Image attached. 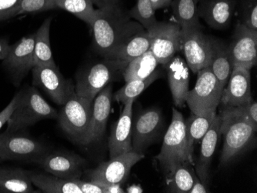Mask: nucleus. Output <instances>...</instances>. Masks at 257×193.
Returning a JSON list of instances; mask_svg holds the SVG:
<instances>
[{"instance_id": "obj_1", "label": "nucleus", "mask_w": 257, "mask_h": 193, "mask_svg": "<svg viewBox=\"0 0 257 193\" xmlns=\"http://www.w3.org/2000/svg\"><path fill=\"white\" fill-rule=\"evenodd\" d=\"M91 29L94 51L105 59L112 58L131 37L145 30L119 4L97 9Z\"/></svg>"}, {"instance_id": "obj_2", "label": "nucleus", "mask_w": 257, "mask_h": 193, "mask_svg": "<svg viewBox=\"0 0 257 193\" xmlns=\"http://www.w3.org/2000/svg\"><path fill=\"white\" fill-rule=\"evenodd\" d=\"M220 134L223 136V146L220 156V165H225L245 152L252 145L256 135L257 127L242 116L237 108L222 106Z\"/></svg>"}, {"instance_id": "obj_3", "label": "nucleus", "mask_w": 257, "mask_h": 193, "mask_svg": "<svg viewBox=\"0 0 257 193\" xmlns=\"http://www.w3.org/2000/svg\"><path fill=\"white\" fill-rule=\"evenodd\" d=\"M193 150L186 139L185 121L181 112L173 109L171 123L166 132L160 153L156 158L168 173L172 168L179 165L193 164Z\"/></svg>"}, {"instance_id": "obj_4", "label": "nucleus", "mask_w": 257, "mask_h": 193, "mask_svg": "<svg viewBox=\"0 0 257 193\" xmlns=\"http://www.w3.org/2000/svg\"><path fill=\"white\" fill-rule=\"evenodd\" d=\"M128 64L123 60L103 58L89 65L76 76V94L93 102L103 88L122 78Z\"/></svg>"}, {"instance_id": "obj_5", "label": "nucleus", "mask_w": 257, "mask_h": 193, "mask_svg": "<svg viewBox=\"0 0 257 193\" xmlns=\"http://www.w3.org/2000/svg\"><path fill=\"white\" fill-rule=\"evenodd\" d=\"M58 117L57 111L43 99L37 88L27 86L20 90V101L7 122V132H17L40 121Z\"/></svg>"}, {"instance_id": "obj_6", "label": "nucleus", "mask_w": 257, "mask_h": 193, "mask_svg": "<svg viewBox=\"0 0 257 193\" xmlns=\"http://www.w3.org/2000/svg\"><path fill=\"white\" fill-rule=\"evenodd\" d=\"M223 90L210 68H203L197 72L196 85L192 90L189 91L186 103L193 114H214L220 104Z\"/></svg>"}, {"instance_id": "obj_7", "label": "nucleus", "mask_w": 257, "mask_h": 193, "mask_svg": "<svg viewBox=\"0 0 257 193\" xmlns=\"http://www.w3.org/2000/svg\"><path fill=\"white\" fill-rule=\"evenodd\" d=\"M92 107V102L75 93L59 113L60 126L75 143L86 145Z\"/></svg>"}, {"instance_id": "obj_8", "label": "nucleus", "mask_w": 257, "mask_h": 193, "mask_svg": "<svg viewBox=\"0 0 257 193\" xmlns=\"http://www.w3.org/2000/svg\"><path fill=\"white\" fill-rule=\"evenodd\" d=\"M213 43L214 38L204 34L202 29L181 30V50L193 73L209 67L213 57Z\"/></svg>"}, {"instance_id": "obj_9", "label": "nucleus", "mask_w": 257, "mask_h": 193, "mask_svg": "<svg viewBox=\"0 0 257 193\" xmlns=\"http://www.w3.org/2000/svg\"><path fill=\"white\" fill-rule=\"evenodd\" d=\"M48 152L41 142L17 132L0 134V158L3 161L17 160L37 163Z\"/></svg>"}, {"instance_id": "obj_10", "label": "nucleus", "mask_w": 257, "mask_h": 193, "mask_svg": "<svg viewBox=\"0 0 257 193\" xmlns=\"http://www.w3.org/2000/svg\"><path fill=\"white\" fill-rule=\"evenodd\" d=\"M33 85L44 91L59 106H63L75 93V85L60 73L57 66H34L32 69Z\"/></svg>"}, {"instance_id": "obj_11", "label": "nucleus", "mask_w": 257, "mask_h": 193, "mask_svg": "<svg viewBox=\"0 0 257 193\" xmlns=\"http://www.w3.org/2000/svg\"><path fill=\"white\" fill-rule=\"evenodd\" d=\"M147 31L150 37V50L159 64H167L181 50V28L178 24L157 22Z\"/></svg>"}, {"instance_id": "obj_12", "label": "nucleus", "mask_w": 257, "mask_h": 193, "mask_svg": "<svg viewBox=\"0 0 257 193\" xmlns=\"http://www.w3.org/2000/svg\"><path fill=\"white\" fill-rule=\"evenodd\" d=\"M144 154L131 151L102 162L94 169L88 171L91 181L105 184L122 185L126 181L133 167L142 160Z\"/></svg>"}, {"instance_id": "obj_13", "label": "nucleus", "mask_w": 257, "mask_h": 193, "mask_svg": "<svg viewBox=\"0 0 257 193\" xmlns=\"http://www.w3.org/2000/svg\"><path fill=\"white\" fill-rule=\"evenodd\" d=\"M34 43L35 33L23 37L15 44L11 45L8 55L3 60V66L16 86H20L35 66Z\"/></svg>"}, {"instance_id": "obj_14", "label": "nucleus", "mask_w": 257, "mask_h": 193, "mask_svg": "<svg viewBox=\"0 0 257 193\" xmlns=\"http://www.w3.org/2000/svg\"><path fill=\"white\" fill-rule=\"evenodd\" d=\"M228 53L232 69L242 67L250 70L257 63V32L239 23L228 47Z\"/></svg>"}, {"instance_id": "obj_15", "label": "nucleus", "mask_w": 257, "mask_h": 193, "mask_svg": "<svg viewBox=\"0 0 257 193\" xmlns=\"http://www.w3.org/2000/svg\"><path fill=\"white\" fill-rule=\"evenodd\" d=\"M163 126L161 111L155 108L145 109L133 118V151L144 154L147 148L154 143Z\"/></svg>"}, {"instance_id": "obj_16", "label": "nucleus", "mask_w": 257, "mask_h": 193, "mask_svg": "<svg viewBox=\"0 0 257 193\" xmlns=\"http://www.w3.org/2000/svg\"><path fill=\"white\" fill-rule=\"evenodd\" d=\"M37 164L47 173L74 181L81 178L87 162L83 157L76 153L48 152Z\"/></svg>"}, {"instance_id": "obj_17", "label": "nucleus", "mask_w": 257, "mask_h": 193, "mask_svg": "<svg viewBox=\"0 0 257 193\" xmlns=\"http://www.w3.org/2000/svg\"><path fill=\"white\" fill-rule=\"evenodd\" d=\"M252 99L250 70L242 67L233 68L223 89L219 106L238 107Z\"/></svg>"}, {"instance_id": "obj_18", "label": "nucleus", "mask_w": 257, "mask_h": 193, "mask_svg": "<svg viewBox=\"0 0 257 193\" xmlns=\"http://www.w3.org/2000/svg\"><path fill=\"white\" fill-rule=\"evenodd\" d=\"M112 86L109 84L98 93L92 102L90 124L86 136V145L99 142L106 130L111 112Z\"/></svg>"}, {"instance_id": "obj_19", "label": "nucleus", "mask_w": 257, "mask_h": 193, "mask_svg": "<svg viewBox=\"0 0 257 193\" xmlns=\"http://www.w3.org/2000/svg\"><path fill=\"white\" fill-rule=\"evenodd\" d=\"M134 101L123 105L119 119L114 123L109 137V157L110 158L121 154L133 151L132 122L133 106Z\"/></svg>"}, {"instance_id": "obj_20", "label": "nucleus", "mask_w": 257, "mask_h": 193, "mask_svg": "<svg viewBox=\"0 0 257 193\" xmlns=\"http://www.w3.org/2000/svg\"><path fill=\"white\" fill-rule=\"evenodd\" d=\"M163 66L167 70L169 86L175 106L183 108L186 104V96L190 91V69L186 62L178 56H175Z\"/></svg>"}, {"instance_id": "obj_21", "label": "nucleus", "mask_w": 257, "mask_h": 193, "mask_svg": "<svg viewBox=\"0 0 257 193\" xmlns=\"http://www.w3.org/2000/svg\"><path fill=\"white\" fill-rule=\"evenodd\" d=\"M198 6L199 17L215 30L229 27L235 10L233 0H202Z\"/></svg>"}, {"instance_id": "obj_22", "label": "nucleus", "mask_w": 257, "mask_h": 193, "mask_svg": "<svg viewBox=\"0 0 257 193\" xmlns=\"http://www.w3.org/2000/svg\"><path fill=\"white\" fill-rule=\"evenodd\" d=\"M220 116L216 114L211 126L201 139L200 156L196 163V170L198 178L206 187L209 183V168L220 135Z\"/></svg>"}, {"instance_id": "obj_23", "label": "nucleus", "mask_w": 257, "mask_h": 193, "mask_svg": "<svg viewBox=\"0 0 257 193\" xmlns=\"http://www.w3.org/2000/svg\"><path fill=\"white\" fill-rule=\"evenodd\" d=\"M30 173L31 171L19 167H0V192H36Z\"/></svg>"}, {"instance_id": "obj_24", "label": "nucleus", "mask_w": 257, "mask_h": 193, "mask_svg": "<svg viewBox=\"0 0 257 193\" xmlns=\"http://www.w3.org/2000/svg\"><path fill=\"white\" fill-rule=\"evenodd\" d=\"M52 18H47L35 33L34 63L35 66H52L56 64L52 53L50 44V26Z\"/></svg>"}, {"instance_id": "obj_25", "label": "nucleus", "mask_w": 257, "mask_h": 193, "mask_svg": "<svg viewBox=\"0 0 257 193\" xmlns=\"http://www.w3.org/2000/svg\"><path fill=\"white\" fill-rule=\"evenodd\" d=\"M33 185L46 193H83L76 181L43 172H31Z\"/></svg>"}, {"instance_id": "obj_26", "label": "nucleus", "mask_w": 257, "mask_h": 193, "mask_svg": "<svg viewBox=\"0 0 257 193\" xmlns=\"http://www.w3.org/2000/svg\"><path fill=\"white\" fill-rule=\"evenodd\" d=\"M200 0H173L171 3L173 16L181 30L202 29L198 6Z\"/></svg>"}, {"instance_id": "obj_27", "label": "nucleus", "mask_w": 257, "mask_h": 193, "mask_svg": "<svg viewBox=\"0 0 257 193\" xmlns=\"http://www.w3.org/2000/svg\"><path fill=\"white\" fill-rule=\"evenodd\" d=\"M209 67L220 86L224 89L230 76L232 67L229 60L228 47L220 40L214 39L213 57Z\"/></svg>"}, {"instance_id": "obj_28", "label": "nucleus", "mask_w": 257, "mask_h": 193, "mask_svg": "<svg viewBox=\"0 0 257 193\" xmlns=\"http://www.w3.org/2000/svg\"><path fill=\"white\" fill-rule=\"evenodd\" d=\"M150 40L148 33L144 30L131 37L112 56V60L130 62L150 50Z\"/></svg>"}, {"instance_id": "obj_29", "label": "nucleus", "mask_w": 257, "mask_h": 193, "mask_svg": "<svg viewBox=\"0 0 257 193\" xmlns=\"http://www.w3.org/2000/svg\"><path fill=\"white\" fill-rule=\"evenodd\" d=\"M161 70H156L150 76L145 79H131L118 90L114 95V99L119 103L125 105L130 101H134L141 93L156 80L162 77Z\"/></svg>"}, {"instance_id": "obj_30", "label": "nucleus", "mask_w": 257, "mask_h": 193, "mask_svg": "<svg viewBox=\"0 0 257 193\" xmlns=\"http://www.w3.org/2000/svg\"><path fill=\"white\" fill-rule=\"evenodd\" d=\"M159 63L150 50L128 63L123 73L125 83L131 79H145L157 70Z\"/></svg>"}, {"instance_id": "obj_31", "label": "nucleus", "mask_w": 257, "mask_h": 193, "mask_svg": "<svg viewBox=\"0 0 257 193\" xmlns=\"http://www.w3.org/2000/svg\"><path fill=\"white\" fill-rule=\"evenodd\" d=\"M217 113L197 116L193 114L185 122L186 126V139L189 146L194 150V145L199 143L203 139L205 134L211 126L212 122Z\"/></svg>"}, {"instance_id": "obj_32", "label": "nucleus", "mask_w": 257, "mask_h": 193, "mask_svg": "<svg viewBox=\"0 0 257 193\" xmlns=\"http://www.w3.org/2000/svg\"><path fill=\"white\" fill-rule=\"evenodd\" d=\"M190 165H179L167 173V183L171 192L187 193L193 186L194 175Z\"/></svg>"}, {"instance_id": "obj_33", "label": "nucleus", "mask_w": 257, "mask_h": 193, "mask_svg": "<svg viewBox=\"0 0 257 193\" xmlns=\"http://www.w3.org/2000/svg\"><path fill=\"white\" fill-rule=\"evenodd\" d=\"M54 2L56 9L66 10L89 27L92 26L96 10L91 0H54Z\"/></svg>"}, {"instance_id": "obj_34", "label": "nucleus", "mask_w": 257, "mask_h": 193, "mask_svg": "<svg viewBox=\"0 0 257 193\" xmlns=\"http://www.w3.org/2000/svg\"><path fill=\"white\" fill-rule=\"evenodd\" d=\"M155 11L150 0H137V4L128 14L131 19H134L146 30H148L158 22L156 18Z\"/></svg>"}, {"instance_id": "obj_35", "label": "nucleus", "mask_w": 257, "mask_h": 193, "mask_svg": "<svg viewBox=\"0 0 257 193\" xmlns=\"http://www.w3.org/2000/svg\"><path fill=\"white\" fill-rule=\"evenodd\" d=\"M240 20L241 24L257 32V0H244Z\"/></svg>"}, {"instance_id": "obj_36", "label": "nucleus", "mask_w": 257, "mask_h": 193, "mask_svg": "<svg viewBox=\"0 0 257 193\" xmlns=\"http://www.w3.org/2000/svg\"><path fill=\"white\" fill-rule=\"evenodd\" d=\"M56 9L54 0H22L19 15L39 14Z\"/></svg>"}, {"instance_id": "obj_37", "label": "nucleus", "mask_w": 257, "mask_h": 193, "mask_svg": "<svg viewBox=\"0 0 257 193\" xmlns=\"http://www.w3.org/2000/svg\"><path fill=\"white\" fill-rule=\"evenodd\" d=\"M22 0H0V23L19 15Z\"/></svg>"}, {"instance_id": "obj_38", "label": "nucleus", "mask_w": 257, "mask_h": 193, "mask_svg": "<svg viewBox=\"0 0 257 193\" xmlns=\"http://www.w3.org/2000/svg\"><path fill=\"white\" fill-rule=\"evenodd\" d=\"M83 193H108V184L99 181H86L83 180H74Z\"/></svg>"}, {"instance_id": "obj_39", "label": "nucleus", "mask_w": 257, "mask_h": 193, "mask_svg": "<svg viewBox=\"0 0 257 193\" xmlns=\"http://www.w3.org/2000/svg\"><path fill=\"white\" fill-rule=\"evenodd\" d=\"M238 111L240 112L245 119L257 127V103L256 101L252 99L249 103L238 106Z\"/></svg>"}, {"instance_id": "obj_40", "label": "nucleus", "mask_w": 257, "mask_h": 193, "mask_svg": "<svg viewBox=\"0 0 257 193\" xmlns=\"http://www.w3.org/2000/svg\"><path fill=\"white\" fill-rule=\"evenodd\" d=\"M20 99V91L14 96L7 107L0 112V129L4 126V124L7 123L13 112L15 110Z\"/></svg>"}, {"instance_id": "obj_41", "label": "nucleus", "mask_w": 257, "mask_h": 193, "mask_svg": "<svg viewBox=\"0 0 257 193\" xmlns=\"http://www.w3.org/2000/svg\"><path fill=\"white\" fill-rule=\"evenodd\" d=\"M190 193H207L209 192V189L204 184L200 181V178L194 175V180L192 188H190Z\"/></svg>"}, {"instance_id": "obj_42", "label": "nucleus", "mask_w": 257, "mask_h": 193, "mask_svg": "<svg viewBox=\"0 0 257 193\" xmlns=\"http://www.w3.org/2000/svg\"><path fill=\"white\" fill-rule=\"evenodd\" d=\"M10 47L11 45L7 39L0 38V60H5L10 52Z\"/></svg>"}, {"instance_id": "obj_43", "label": "nucleus", "mask_w": 257, "mask_h": 193, "mask_svg": "<svg viewBox=\"0 0 257 193\" xmlns=\"http://www.w3.org/2000/svg\"><path fill=\"white\" fill-rule=\"evenodd\" d=\"M91 1L98 7V9L103 8L108 6L118 5L120 2V0H91Z\"/></svg>"}, {"instance_id": "obj_44", "label": "nucleus", "mask_w": 257, "mask_h": 193, "mask_svg": "<svg viewBox=\"0 0 257 193\" xmlns=\"http://www.w3.org/2000/svg\"><path fill=\"white\" fill-rule=\"evenodd\" d=\"M150 1L154 10H157L170 7L173 0H150Z\"/></svg>"}, {"instance_id": "obj_45", "label": "nucleus", "mask_w": 257, "mask_h": 193, "mask_svg": "<svg viewBox=\"0 0 257 193\" xmlns=\"http://www.w3.org/2000/svg\"><path fill=\"white\" fill-rule=\"evenodd\" d=\"M128 192H143V189L138 185H134L128 188Z\"/></svg>"}, {"instance_id": "obj_46", "label": "nucleus", "mask_w": 257, "mask_h": 193, "mask_svg": "<svg viewBox=\"0 0 257 193\" xmlns=\"http://www.w3.org/2000/svg\"><path fill=\"white\" fill-rule=\"evenodd\" d=\"M2 158H0V162H2Z\"/></svg>"}]
</instances>
